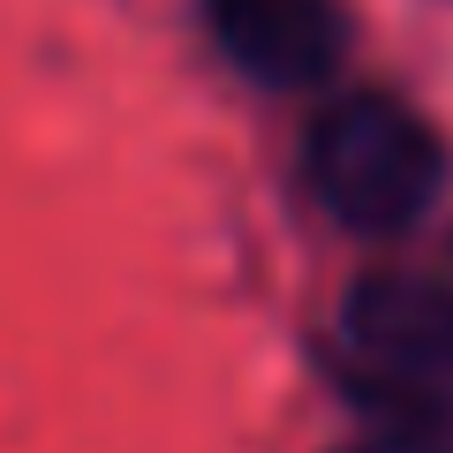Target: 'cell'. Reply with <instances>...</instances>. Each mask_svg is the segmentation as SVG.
Returning a JSON list of instances; mask_svg holds the SVG:
<instances>
[{"instance_id": "1", "label": "cell", "mask_w": 453, "mask_h": 453, "mask_svg": "<svg viewBox=\"0 0 453 453\" xmlns=\"http://www.w3.org/2000/svg\"><path fill=\"white\" fill-rule=\"evenodd\" d=\"M325 356L348 401L393 431L453 438V303L431 273H363L340 288Z\"/></svg>"}, {"instance_id": "2", "label": "cell", "mask_w": 453, "mask_h": 453, "mask_svg": "<svg viewBox=\"0 0 453 453\" xmlns=\"http://www.w3.org/2000/svg\"><path fill=\"white\" fill-rule=\"evenodd\" d=\"M303 181L325 204V219L348 234L393 242L423 226L446 196V144L408 98L393 91H340L310 121Z\"/></svg>"}, {"instance_id": "3", "label": "cell", "mask_w": 453, "mask_h": 453, "mask_svg": "<svg viewBox=\"0 0 453 453\" xmlns=\"http://www.w3.org/2000/svg\"><path fill=\"white\" fill-rule=\"evenodd\" d=\"M204 16L219 53L265 91H310L348 53L340 0H204Z\"/></svg>"}, {"instance_id": "4", "label": "cell", "mask_w": 453, "mask_h": 453, "mask_svg": "<svg viewBox=\"0 0 453 453\" xmlns=\"http://www.w3.org/2000/svg\"><path fill=\"white\" fill-rule=\"evenodd\" d=\"M340 453H453V438H438V431H393V423H378V431L348 438Z\"/></svg>"}, {"instance_id": "5", "label": "cell", "mask_w": 453, "mask_h": 453, "mask_svg": "<svg viewBox=\"0 0 453 453\" xmlns=\"http://www.w3.org/2000/svg\"><path fill=\"white\" fill-rule=\"evenodd\" d=\"M431 280L446 288V303H453V234H446V250H438V265H431Z\"/></svg>"}]
</instances>
